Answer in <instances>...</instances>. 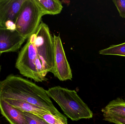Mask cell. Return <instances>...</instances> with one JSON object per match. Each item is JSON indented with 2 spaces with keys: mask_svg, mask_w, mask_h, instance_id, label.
Here are the masks:
<instances>
[{
  "mask_svg": "<svg viewBox=\"0 0 125 124\" xmlns=\"http://www.w3.org/2000/svg\"><path fill=\"white\" fill-rule=\"evenodd\" d=\"M43 16L55 15L61 13L63 6L59 0H35Z\"/></svg>",
  "mask_w": 125,
  "mask_h": 124,
  "instance_id": "12",
  "label": "cell"
},
{
  "mask_svg": "<svg viewBox=\"0 0 125 124\" xmlns=\"http://www.w3.org/2000/svg\"><path fill=\"white\" fill-rule=\"evenodd\" d=\"M120 17L125 18V0H113Z\"/></svg>",
  "mask_w": 125,
  "mask_h": 124,
  "instance_id": "15",
  "label": "cell"
},
{
  "mask_svg": "<svg viewBox=\"0 0 125 124\" xmlns=\"http://www.w3.org/2000/svg\"><path fill=\"white\" fill-rule=\"evenodd\" d=\"M7 103L23 112H28L34 114L42 118V116L47 114H51L49 111L25 101L4 99Z\"/></svg>",
  "mask_w": 125,
  "mask_h": 124,
  "instance_id": "10",
  "label": "cell"
},
{
  "mask_svg": "<svg viewBox=\"0 0 125 124\" xmlns=\"http://www.w3.org/2000/svg\"><path fill=\"white\" fill-rule=\"evenodd\" d=\"M26 40L16 30L0 27V54L17 51Z\"/></svg>",
  "mask_w": 125,
  "mask_h": 124,
  "instance_id": "8",
  "label": "cell"
},
{
  "mask_svg": "<svg viewBox=\"0 0 125 124\" xmlns=\"http://www.w3.org/2000/svg\"><path fill=\"white\" fill-rule=\"evenodd\" d=\"M46 92L72 121L93 118L92 111L75 90L57 86L50 88L46 90Z\"/></svg>",
  "mask_w": 125,
  "mask_h": 124,
  "instance_id": "2",
  "label": "cell"
},
{
  "mask_svg": "<svg viewBox=\"0 0 125 124\" xmlns=\"http://www.w3.org/2000/svg\"><path fill=\"white\" fill-rule=\"evenodd\" d=\"M15 67L23 76L36 82L47 81V73L33 43L28 40L18 54Z\"/></svg>",
  "mask_w": 125,
  "mask_h": 124,
  "instance_id": "3",
  "label": "cell"
},
{
  "mask_svg": "<svg viewBox=\"0 0 125 124\" xmlns=\"http://www.w3.org/2000/svg\"><path fill=\"white\" fill-rule=\"evenodd\" d=\"M0 99L21 100L41 107L56 118L67 122V118L58 111L42 87L17 75H9L0 81Z\"/></svg>",
  "mask_w": 125,
  "mask_h": 124,
  "instance_id": "1",
  "label": "cell"
},
{
  "mask_svg": "<svg viewBox=\"0 0 125 124\" xmlns=\"http://www.w3.org/2000/svg\"><path fill=\"white\" fill-rule=\"evenodd\" d=\"M42 119L49 124H55L59 121L62 122L64 124H68L67 123L64 122L61 119L55 117L51 114H47L43 115L42 116Z\"/></svg>",
  "mask_w": 125,
  "mask_h": 124,
  "instance_id": "16",
  "label": "cell"
},
{
  "mask_svg": "<svg viewBox=\"0 0 125 124\" xmlns=\"http://www.w3.org/2000/svg\"><path fill=\"white\" fill-rule=\"evenodd\" d=\"M101 111L104 116H114L125 118V100L120 98L113 100Z\"/></svg>",
  "mask_w": 125,
  "mask_h": 124,
  "instance_id": "11",
  "label": "cell"
},
{
  "mask_svg": "<svg viewBox=\"0 0 125 124\" xmlns=\"http://www.w3.org/2000/svg\"><path fill=\"white\" fill-rule=\"evenodd\" d=\"M28 124H49L39 116L28 112H23Z\"/></svg>",
  "mask_w": 125,
  "mask_h": 124,
  "instance_id": "14",
  "label": "cell"
},
{
  "mask_svg": "<svg viewBox=\"0 0 125 124\" xmlns=\"http://www.w3.org/2000/svg\"><path fill=\"white\" fill-rule=\"evenodd\" d=\"M34 46L47 73H52L54 66V40L48 25L42 21L35 33L28 39Z\"/></svg>",
  "mask_w": 125,
  "mask_h": 124,
  "instance_id": "4",
  "label": "cell"
},
{
  "mask_svg": "<svg viewBox=\"0 0 125 124\" xmlns=\"http://www.w3.org/2000/svg\"><path fill=\"white\" fill-rule=\"evenodd\" d=\"M104 120L115 124H125V118L119 116H104Z\"/></svg>",
  "mask_w": 125,
  "mask_h": 124,
  "instance_id": "17",
  "label": "cell"
},
{
  "mask_svg": "<svg viewBox=\"0 0 125 124\" xmlns=\"http://www.w3.org/2000/svg\"><path fill=\"white\" fill-rule=\"evenodd\" d=\"M43 16L35 0H25L15 23V30L28 39L36 30Z\"/></svg>",
  "mask_w": 125,
  "mask_h": 124,
  "instance_id": "5",
  "label": "cell"
},
{
  "mask_svg": "<svg viewBox=\"0 0 125 124\" xmlns=\"http://www.w3.org/2000/svg\"><path fill=\"white\" fill-rule=\"evenodd\" d=\"M102 55H117L125 57V42L117 45H112L108 48L99 51Z\"/></svg>",
  "mask_w": 125,
  "mask_h": 124,
  "instance_id": "13",
  "label": "cell"
},
{
  "mask_svg": "<svg viewBox=\"0 0 125 124\" xmlns=\"http://www.w3.org/2000/svg\"><path fill=\"white\" fill-rule=\"evenodd\" d=\"M0 110L1 114L10 124H28L23 112L2 99H0Z\"/></svg>",
  "mask_w": 125,
  "mask_h": 124,
  "instance_id": "9",
  "label": "cell"
},
{
  "mask_svg": "<svg viewBox=\"0 0 125 124\" xmlns=\"http://www.w3.org/2000/svg\"><path fill=\"white\" fill-rule=\"evenodd\" d=\"M0 70H1V66H0Z\"/></svg>",
  "mask_w": 125,
  "mask_h": 124,
  "instance_id": "18",
  "label": "cell"
},
{
  "mask_svg": "<svg viewBox=\"0 0 125 124\" xmlns=\"http://www.w3.org/2000/svg\"><path fill=\"white\" fill-rule=\"evenodd\" d=\"M54 66L52 73L61 81L72 80V71L67 60L60 35L54 34Z\"/></svg>",
  "mask_w": 125,
  "mask_h": 124,
  "instance_id": "6",
  "label": "cell"
},
{
  "mask_svg": "<svg viewBox=\"0 0 125 124\" xmlns=\"http://www.w3.org/2000/svg\"></svg>",
  "mask_w": 125,
  "mask_h": 124,
  "instance_id": "19",
  "label": "cell"
},
{
  "mask_svg": "<svg viewBox=\"0 0 125 124\" xmlns=\"http://www.w3.org/2000/svg\"><path fill=\"white\" fill-rule=\"evenodd\" d=\"M25 0H0V27L15 30V23Z\"/></svg>",
  "mask_w": 125,
  "mask_h": 124,
  "instance_id": "7",
  "label": "cell"
}]
</instances>
